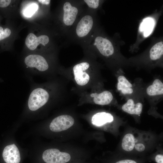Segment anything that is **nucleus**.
Wrapping results in <instances>:
<instances>
[{
	"label": "nucleus",
	"instance_id": "nucleus-1",
	"mask_svg": "<svg viewBox=\"0 0 163 163\" xmlns=\"http://www.w3.org/2000/svg\"><path fill=\"white\" fill-rule=\"evenodd\" d=\"M23 66L27 72L38 75L47 72L50 65L42 53H24L21 59Z\"/></svg>",
	"mask_w": 163,
	"mask_h": 163
},
{
	"label": "nucleus",
	"instance_id": "nucleus-2",
	"mask_svg": "<svg viewBox=\"0 0 163 163\" xmlns=\"http://www.w3.org/2000/svg\"><path fill=\"white\" fill-rule=\"evenodd\" d=\"M48 88L37 83L32 84L27 101L29 110L37 111L47 103L51 96V92Z\"/></svg>",
	"mask_w": 163,
	"mask_h": 163
},
{
	"label": "nucleus",
	"instance_id": "nucleus-3",
	"mask_svg": "<svg viewBox=\"0 0 163 163\" xmlns=\"http://www.w3.org/2000/svg\"><path fill=\"white\" fill-rule=\"evenodd\" d=\"M24 41V53H42L41 47H45L50 41L46 35L39 31L37 24L31 25Z\"/></svg>",
	"mask_w": 163,
	"mask_h": 163
},
{
	"label": "nucleus",
	"instance_id": "nucleus-4",
	"mask_svg": "<svg viewBox=\"0 0 163 163\" xmlns=\"http://www.w3.org/2000/svg\"><path fill=\"white\" fill-rule=\"evenodd\" d=\"M4 25L0 23V47L3 50H11L18 37V30L10 19Z\"/></svg>",
	"mask_w": 163,
	"mask_h": 163
},
{
	"label": "nucleus",
	"instance_id": "nucleus-5",
	"mask_svg": "<svg viewBox=\"0 0 163 163\" xmlns=\"http://www.w3.org/2000/svg\"><path fill=\"white\" fill-rule=\"evenodd\" d=\"M42 158L46 163H66L71 159L69 153L61 152L56 149L45 150L43 153Z\"/></svg>",
	"mask_w": 163,
	"mask_h": 163
},
{
	"label": "nucleus",
	"instance_id": "nucleus-6",
	"mask_svg": "<svg viewBox=\"0 0 163 163\" xmlns=\"http://www.w3.org/2000/svg\"><path fill=\"white\" fill-rule=\"evenodd\" d=\"M73 118L68 115L59 116L54 118L50 123V128L51 131L57 132L67 130L74 124Z\"/></svg>",
	"mask_w": 163,
	"mask_h": 163
},
{
	"label": "nucleus",
	"instance_id": "nucleus-7",
	"mask_svg": "<svg viewBox=\"0 0 163 163\" xmlns=\"http://www.w3.org/2000/svg\"><path fill=\"white\" fill-rule=\"evenodd\" d=\"M89 67V64L86 62L80 63L74 66L73 70L74 79L78 85L84 86L88 82L90 76L86 71Z\"/></svg>",
	"mask_w": 163,
	"mask_h": 163
},
{
	"label": "nucleus",
	"instance_id": "nucleus-8",
	"mask_svg": "<svg viewBox=\"0 0 163 163\" xmlns=\"http://www.w3.org/2000/svg\"><path fill=\"white\" fill-rule=\"evenodd\" d=\"M2 156L6 163H20V152L14 144L5 147L2 152Z\"/></svg>",
	"mask_w": 163,
	"mask_h": 163
},
{
	"label": "nucleus",
	"instance_id": "nucleus-9",
	"mask_svg": "<svg viewBox=\"0 0 163 163\" xmlns=\"http://www.w3.org/2000/svg\"><path fill=\"white\" fill-rule=\"evenodd\" d=\"M94 45L103 56H109L114 52V48L112 43L109 40L101 36L97 37L95 40Z\"/></svg>",
	"mask_w": 163,
	"mask_h": 163
},
{
	"label": "nucleus",
	"instance_id": "nucleus-10",
	"mask_svg": "<svg viewBox=\"0 0 163 163\" xmlns=\"http://www.w3.org/2000/svg\"><path fill=\"white\" fill-rule=\"evenodd\" d=\"M93 24V19L90 15H87L82 17L77 25L76 33L80 37L87 35L91 30Z\"/></svg>",
	"mask_w": 163,
	"mask_h": 163
},
{
	"label": "nucleus",
	"instance_id": "nucleus-11",
	"mask_svg": "<svg viewBox=\"0 0 163 163\" xmlns=\"http://www.w3.org/2000/svg\"><path fill=\"white\" fill-rule=\"evenodd\" d=\"M23 5L22 13L24 17L27 18L35 19L38 17L39 9L38 0L27 1Z\"/></svg>",
	"mask_w": 163,
	"mask_h": 163
},
{
	"label": "nucleus",
	"instance_id": "nucleus-12",
	"mask_svg": "<svg viewBox=\"0 0 163 163\" xmlns=\"http://www.w3.org/2000/svg\"><path fill=\"white\" fill-rule=\"evenodd\" d=\"M19 1L0 0V12L8 19L15 14Z\"/></svg>",
	"mask_w": 163,
	"mask_h": 163
},
{
	"label": "nucleus",
	"instance_id": "nucleus-13",
	"mask_svg": "<svg viewBox=\"0 0 163 163\" xmlns=\"http://www.w3.org/2000/svg\"><path fill=\"white\" fill-rule=\"evenodd\" d=\"M63 21L67 26L71 25L75 21L78 13V9L72 6L68 2H66L63 6Z\"/></svg>",
	"mask_w": 163,
	"mask_h": 163
},
{
	"label": "nucleus",
	"instance_id": "nucleus-14",
	"mask_svg": "<svg viewBox=\"0 0 163 163\" xmlns=\"http://www.w3.org/2000/svg\"><path fill=\"white\" fill-rule=\"evenodd\" d=\"M91 96L93 97V101L95 104L102 105L109 104L113 98L112 93L108 91H103L99 94L92 93Z\"/></svg>",
	"mask_w": 163,
	"mask_h": 163
},
{
	"label": "nucleus",
	"instance_id": "nucleus-15",
	"mask_svg": "<svg viewBox=\"0 0 163 163\" xmlns=\"http://www.w3.org/2000/svg\"><path fill=\"white\" fill-rule=\"evenodd\" d=\"M113 120V117L111 114L102 112L94 114L92 117L91 122L94 125L99 126L107 123L111 122Z\"/></svg>",
	"mask_w": 163,
	"mask_h": 163
},
{
	"label": "nucleus",
	"instance_id": "nucleus-16",
	"mask_svg": "<svg viewBox=\"0 0 163 163\" xmlns=\"http://www.w3.org/2000/svg\"><path fill=\"white\" fill-rule=\"evenodd\" d=\"M122 109L123 111L129 114L139 115L142 111V104L140 103L135 104L133 100L129 99L123 105Z\"/></svg>",
	"mask_w": 163,
	"mask_h": 163
},
{
	"label": "nucleus",
	"instance_id": "nucleus-17",
	"mask_svg": "<svg viewBox=\"0 0 163 163\" xmlns=\"http://www.w3.org/2000/svg\"><path fill=\"white\" fill-rule=\"evenodd\" d=\"M147 94L149 96H155L163 94V84L158 79H155L152 84L149 86L146 89Z\"/></svg>",
	"mask_w": 163,
	"mask_h": 163
},
{
	"label": "nucleus",
	"instance_id": "nucleus-18",
	"mask_svg": "<svg viewBox=\"0 0 163 163\" xmlns=\"http://www.w3.org/2000/svg\"><path fill=\"white\" fill-rule=\"evenodd\" d=\"M155 26V21L151 18L145 19L141 23L140 30L143 32L145 37L148 36L152 33Z\"/></svg>",
	"mask_w": 163,
	"mask_h": 163
},
{
	"label": "nucleus",
	"instance_id": "nucleus-19",
	"mask_svg": "<svg viewBox=\"0 0 163 163\" xmlns=\"http://www.w3.org/2000/svg\"><path fill=\"white\" fill-rule=\"evenodd\" d=\"M150 58L152 60L159 59L163 54V42L160 41L156 43L151 48L150 50Z\"/></svg>",
	"mask_w": 163,
	"mask_h": 163
},
{
	"label": "nucleus",
	"instance_id": "nucleus-20",
	"mask_svg": "<svg viewBox=\"0 0 163 163\" xmlns=\"http://www.w3.org/2000/svg\"><path fill=\"white\" fill-rule=\"evenodd\" d=\"M135 145V139L131 133L125 135L123 137L122 143V147L124 150L129 152L132 151Z\"/></svg>",
	"mask_w": 163,
	"mask_h": 163
},
{
	"label": "nucleus",
	"instance_id": "nucleus-21",
	"mask_svg": "<svg viewBox=\"0 0 163 163\" xmlns=\"http://www.w3.org/2000/svg\"><path fill=\"white\" fill-rule=\"evenodd\" d=\"M117 89L120 91L123 94H132L133 92L132 88L125 86L118 82L117 83Z\"/></svg>",
	"mask_w": 163,
	"mask_h": 163
},
{
	"label": "nucleus",
	"instance_id": "nucleus-22",
	"mask_svg": "<svg viewBox=\"0 0 163 163\" xmlns=\"http://www.w3.org/2000/svg\"><path fill=\"white\" fill-rule=\"evenodd\" d=\"M118 83L126 87L131 88L132 87V84L124 76H119L118 78Z\"/></svg>",
	"mask_w": 163,
	"mask_h": 163
},
{
	"label": "nucleus",
	"instance_id": "nucleus-23",
	"mask_svg": "<svg viewBox=\"0 0 163 163\" xmlns=\"http://www.w3.org/2000/svg\"><path fill=\"white\" fill-rule=\"evenodd\" d=\"M85 2L91 8H96L99 6V0H85Z\"/></svg>",
	"mask_w": 163,
	"mask_h": 163
},
{
	"label": "nucleus",
	"instance_id": "nucleus-24",
	"mask_svg": "<svg viewBox=\"0 0 163 163\" xmlns=\"http://www.w3.org/2000/svg\"><path fill=\"white\" fill-rule=\"evenodd\" d=\"M134 147L137 151L140 152L143 151L145 148L144 145L141 143L136 144L135 145Z\"/></svg>",
	"mask_w": 163,
	"mask_h": 163
},
{
	"label": "nucleus",
	"instance_id": "nucleus-25",
	"mask_svg": "<svg viewBox=\"0 0 163 163\" xmlns=\"http://www.w3.org/2000/svg\"><path fill=\"white\" fill-rule=\"evenodd\" d=\"M155 160L157 163H163V155L160 154L156 155Z\"/></svg>",
	"mask_w": 163,
	"mask_h": 163
},
{
	"label": "nucleus",
	"instance_id": "nucleus-26",
	"mask_svg": "<svg viewBox=\"0 0 163 163\" xmlns=\"http://www.w3.org/2000/svg\"><path fill=\"white\" fill-rule=\"evenodd\" d=\"M116 163H137L136 161L126 159L118 161Z\"/></svg>",
	"mask_w": 163,
	"mask_h": 163
},
{
	"label": "nucleus",
	"instance_id": "nucleus-27",
	"mask_svg": "<svg viewBox=\"0 0 163 163\" xmlns=\"http://www.w3.org/2000/svg\"><path fill=\"white\" fill-rule=\"evenodd\" d=\"M2 16H1L0 15V23L1 22V21L2 20Z\"/></svg>",
	"mask_w": 163,
	"mask_h": 163
}]
</instances>
